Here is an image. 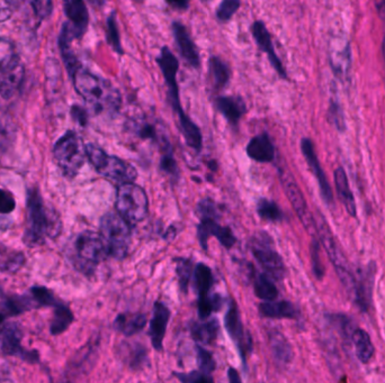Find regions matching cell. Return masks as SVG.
<instances>
[{
	"instance_id": "cell-1",
	"label": "cell",
	"mask_w": 385,
	"mask_h": 383,
	"mask_svg": "<svg viewBox=\"0 0 385 383\" xmlns=\"http://www.w3.org/2000/svg\"><path fill=\"white\" fill-rule=\"evenodd\" d=\"M157 63L162 70L164 81L168 87V95L170 102L173 104L174 110L178 115V121L181 124V131L183 133L185 142L189 148L199 152L202 150V133L197 127L196 124L191 121L181 108V99H179V88L177 83V72L179 69L177 58L174 55L170 48L164 46L160 52L159 57L157 58Z\"/></svg>"
},
{
	"instance_id": "cell-2",
	"label": "cell",
	"mask_w": 385,
	"mask_h": 383,
	"mask_svg": "<svg viewBox=\"0 0 385 383\" xmlns=\"http://www.w3.org/2000/svg\"><path fill=\"white\" fill-rule=\"evenodd\" d=\"M75 90L96 113H116L121 107V95L110 81L79 68L73 75Z\"/></svg>"
},
{
	"instance_id": "cell-3",
	"label": "cell",
	"mask_w": 385,
	"mask_h": 383,
	"mask_svg": "<svg viewBox=\"0 0 385 383\" xmlns=\"http://www.w3.org/2000/svg\"><path fill=\"white\" fill-rule=\"evenodd\" d=\"M61 222L58 215L48 212L40 193L33 189L27 198L26 230L24 243L30 247H38L46 242V237L54 239L61 232Z\"/></svg>"
},
{
	"instance_id": "cell-4",
	"label": "cell",
	"mask_w": 385,
	"mask_h": 383,
	"mask_svg": "<svg viewBox=\"0 0 385 383\" xmlns=\"http://www.w3.org/2000/svg\"><path fill=\"white\" fill-rule=\"evenodd\" d=\"M87 158L98 173L106 179L121 185L132 183L137 177V169L131 163L117 156H108L105 151L95 144L86 145Z\"/></svg>"
},
{
	"instance_id": "cell-5",
	"label": "cell",
	"mask_w": 385,
	"mask_h": 383,
	"mask_svg": "<svg viewBox=\"0 0 385 383\" xmlns=\"http://www.w3.org/2000/svg\"><path fill=\"white\" fill-rule=\"evenodd\" d=\"M100 235L108 255L121 260L129 253L131 243L130 225L117 212H107L100 220Z\"/></svg>"
},
{
	"instance_id": "cell-6",
	"label": "cell",
	"mask_w": 385,
	"mask_h": 383,
	"mask_svg": "<svg viewBox=\"0 0 385 383\" xmlns=\"http://www.w3.org/2000/svg\"><path fill=\"white\" fill-rule=\"evenodd\" d=\"M53 156L65 177L75 178L85 164L86 146L77 133L67 131L54 145Z\"/></svg>"
},
{
	"instance_id": "cell-7",
	"label": "cell",
	"mask_w": 385,
	"mask_h": 383,
	"mask_svg": "<svg viewBox=\"0 0 385 383\" xmlns=\"http://www.w3.org/2000/svg\"><path fill=\"white\" fill-rule=\"evenodd\" d=\"M116 210L129 225L143 222L149 212L146 191L133 183L120 185L116 195Z\"/></svg>"
},
{
	"instance_id": "cell-8",
	"label": "cell",
	"mask_w": 385,
	"mask_h": 383,
	"mask_svg": "<svg viewBox=\"0 0 385 383\" xmlns=\"http://www.w3.org/2000/svg\"><path fill=\"white\" fill-rule=\"evenodd\" d=\"M250 249L267 276L278 281L283 280L286 272L285 266L282 257L274 249V244L268 234L260 232L253 236L250 241Z\"/></svg>"
},
{
	"instance_id": "cell-9",
	"label": "cell",
	"mask_w": 385,
	"mask_h": 383,
	"mask_svg": "<svg viewBox=\"0 0 385 383\" xmlns=\"http://www.w3.org/2000/svg\"><path fill=\"white\" fill-rule=\"evenodd\" d=\"M315 228H317V233L320 237L321 243H322L323 247L326 249L330 260L334 263V268L338 272V276L342 279V284L345 286L346 289L356 292V282L353 276L350 274L347 261H346L345 257L340 251L338 244L334 241V235H332L329 226L327 225L326 220H323L321 215H318L317 218H315Z\"/></svg>"
},
{
	"instance_id": "cell-10",
	"label": "cell",
	"mask_w": 385,
	"mask_h": 383,
	"mask_svg": "<svg viewBox=\"0 0 385 383\" xmlns=\"http://www.w3.org/2000/svg\"><path fill=\"white\" fill-rule=\"evenodd\" d=\"M65 13L68 22L63 25L60 36V48H70L71 42L75 38H80L86 33L89 14L86 5L80 0L65 1Z\"/></svg>"
},
{
	"instance_id": "cell-11",
	"label": "cell",
	"mask_w": 385,
	"mask_h": 383,
	"mask_svg": "<svg viewBox=\"0 0 385 383\" xmlns=\"http://www.w3.org/2000/svg\"><path fill=\"white\" fill-rule=\"evenodd\" d=\"M75 253L80 266L89 272L110 257L100 234L94 232H84L78 236L75 241Z\"/></svg>"
},
{
	"instance_id": "cell-12",
	"label": "cell",
	"mask_w": 385,
	"mask_h": 383,
	"mask_svg": "<svg viewBox=\"0 0 385 383\" xmlns=\"http://www.w3.org/2000/svg\"><path fill=\"white\" fill-rule=\"evenodd\" d=\"M199 217L201 222L197 227V237L203 249H208V242L211 236L216 237L226 249H231L235 245L237 239L232 233L231 228L221 226L218 222L220 212L201 215Z\"/></svg>"
},
{
	"instance_id": "cell-13",
	"label": "cell",
	"mask_w": 385,
	"mask_h": 383,
	"mask_svg": "<svg viewBox=\"0 0 385 383\" xmlns=\"http://www.w3.org/2000/svg\"><path fill=\"white\" fill-rule=\"evenodd\" d=\"M224 325H226V332L229 334L230 338L237 346L241 361L245 365L247 355H248L251 350V338H249L248 334L246 333L245 328H243L239 308H238L237 303L233 301L230 303L228 313H226V317H224Z\"/></svg>"
},
{
	"instance_id": "cell-14",
	"label": "cell",
	"mask_w": 385,
	"mask_h": 383,
	"mask_svg": "<svg viewBox=\"0 0 385 383\" xmlns=\"http://www.w3.org/2000/svg\"><path fill=\"white\" fill-rule=\"evenodd\" d=\"M282 183H283L284 190H285L286 196L288 200L293 206L294 210L299 216L300 220L305 226L311 235L317 232L315 228V220L311 214L310 210L307 208V201H305L303 193L300 190L299 185L295 183L293 179L290 176H286L283 173L282 177Z\"/></svg>"
},
{
	"instance_id": "cell-15",
	"label": "cell",
	"mask_w": 385,
	"mask_h": 383,
	"mask_svg": "<svg viewBox=\"0 0 385 383\" xmlns=\"http://www.w3.org/2000/svg\"><path fill=\"white\" fill-rule=\"evenodd\" d=\"M1 335V351L9 357H22L24 361H38V355L36 351H26L22 346V330L19 325H7L4 328Z\"/></svg>"
},
{
	"instance_id": "cell-16",
	"label": "cell",
	"mask_w": 385,
	"mask_h": 383,
	"mask_svg": "<svg viewBox=\"0 0 385 383\" xmlns=\"http://www.w3.org/2000/svg\"><path fill=\"white\" fill-rule=\"evenodd\" d=\"M251 33H253V38L256 41L257 45L260 48L261 51L267 54V57L270 59L274 69L278 71V75L282 78H286L285 70L283 68V63L280 62V58L275 52L274 45H273L272 36L270 32L267 30L266 25L261 21H256L251 26Z\"/></svg>"
},
{
	"instance_id": "cell-17",
	"label": "cell",
	"mask_w": 385,
	"mask_h": 383,
	"mask_svg": "<svg viewBox=\"0 0 385 383\" xmlns=\"http://www.w3.org/2000/svg\"><path fill=\"white\" fill-rule=\"evenodd\" d=\"M170 319V311L167 306L157 301L154 306V315L150 320V328H149V336L151 338V343L157 351H162L164 346V338L167 330L168 323Z\"/></svg>"
},
{
	"instance_id": "cell-18",
	"label": "cell",
	"mask_w": 385,
	"mask_h": 383,
	"mask_svg": "<svg viewBox=\"0 0 385 383\" xmlns=\"http://www.w3.org/2000/svg\"><path fill=\"white\" fill-rule=\"evenodd\" d=\"M174 38L177 43L178 50L181 52V57L186 60L187 63L193 68L199 69L201 65L199 50L195 45L194 41L191 40V35L187 32L185 25L179 22L173 23Z\"/></svg>"
},
{
	"instance_id": "cell-19",
	"label": "cell",
	"mask_w": 385,
	"mask_h": 383,
	"mask_svg": "<svg viewBox=\"0 0 385 383\" xmlns=\"http://www.w3.org/2000/svg\"><path fill=\"white\" fill-rule=\"evenodd\" d=\"M301 149L305 158H307V163L311 166V169L315 172V177L318 179L323 198H325L327 203H332V189H330V185H329L328 181H327L325 172L322 171V168H321L320 163H319L318 158L315 156V149H313L312 142H311L310 139H302Z\"/></svg>"
},
{
	"instance_id": "cell-20",
	"label": "cell",
	"mask_w": 385,
	"mask_h": 383,
	"mask_svg": "<svg viewBox=\"0 0 385 383\" xmlns=\"http://www.w3.org/2000/svg\"><path fill=\"white\" fill-rule=\"evenodd\" d=\"M247 154L253 161L268 163L275 158V148L266 133L257 135L247 145Z\"/></svg>"
},
{
	"instance_id": "cell-21",
	"label": "cell",
	"mask_w": 385,
	"mask_h": 383,
	"mask_svg": "<svg viewBox=\"0 0 385 383\" xmlns=\"http://www.w3.org/2000/svg\"><path fill=\"white\" fill-rule=\"evenodd\" d=\"M330 61L337 75H347L350 67V48L347 41L342 38L334 40L330 45Z\"/></svg>"
},
{
	"instance_id": "cell-22",
	"label": "cell",
	"mask_w": 385,
	"mask_h": 383,
	"mask_svg": "<svg viewBox=\"0 0 385 383\" xmlns=\"http://www.w3.org/2000/svg\"><path fill=\"white\" fill-rule=\"evenodd\" d=\"M216 107L233 126L239 123L247 110L245 102L240 97L235 96L218 97L216 100Z\"/></svg>"
},
{
	"instance_id": "cell-23",
	"label": "cell",
	"mask_w": 385,
	"mask_h": 383,
	"mask_svg": "<svg viewBox=\"0 0 385 383\" xmlns=\"http://www.w3.org/2000/svg\"><path fill=\"white\" fill-rule=\"evenodd\" d=\"M24 77L25 69L21 63L13 69L3 72L0 78V96L3 97L4 99L13 98L22 87Z\"/></svg>"
},
{
	"instance_id": "cell-24",
	"label": "cell",
	"mask_w": 385,
	"mask_h": 383,
	"mask_svg": "<svg viewBox=\"0 0 385 383\" xmlns=\"http://www.w3.org/2000/svg\"><path fill=\"white\" fill-rule=\"evenodd\" d=\"M147 322L148 319L144 313H120L114 320V328L122 333L123 335L131 338V336L137 335V333H140L146 327Z\"/></svg>"
},
{
	"instance_id": "cell-25",
	"label": "cell",
	"mask_w": 385,
	"mask_h": 383,
	"mask_svg": "<svg viewBox=\"0 0 385 383\" xmlns=\"http://www.w3.org/2000/svg\"><path fill=\"white\" fill-rule=\"evenodd\" d=\"M120 357L133 370L144 367L148 360L147 348L137 343H122L120 345Z\"/></svg>"
},
{
	"instance_id": "cell-26",
	"label": "cell",
	"mask_w": 385,
	"mask_h": 383,
	"mask_svg": "<svg viewBox=\"0 0 385 383\" xmlns=\"http://www.w3.org/2000/svg\"><path fill=\"white\" fill-rule=\"evenodd\" d=\"M259 313L261 316L266 318H297V311L292 305L286 301H270L259 305Z\"/></svg>"
},
{
	"instance_id": "cell-27",
	"label": "cell",
	"mask_w": 385,
	"mask_h": 383,
	"mask_svg": "<svg viewBox=\"0 0 385 383\" xmlns=\"http://www.w3.org/2000/svg\"><path fill=\"white\" fill-rule=\"evenodd\" d=\"M270 347H272L273 357L278 365H288L292 360V348L288 340L284 338L282 333L272 330L270 334Z\"/></svg>"
},
{
	"instance_id": "cell-28",
	"label": "cell",
	"mask_w": 385,
	"mask_h": 383,
	"mask_svg": "<svg viewBox=\"0 0 385 383\" xmlns=\"http://www.w3.org/2000/svg\"><path fill=\"white\" fill-rule=\"evenodd\" d=\"M191 334L195 340L203 344L212 343L218 333V323L216 318L205 319L202 322L191 324Z\"/></svg>"
},
{
	"instance_id": "cell-29",
	"label": "cell",
	"mask_w": 385,
	"mask_h": 383,
	"mask_svg": "<svg viewBox=\"0 0 385 383\" xmlns=\"http://www.w3.org/2000/svg\"><path fill=\"white\" fill-rule=\"evenodd\" d=\"M253 289L257 297L264 303L274 301L278 296V290L272 278L266 274H253Z\"/></svg>"
},
{
	"instance_id": "cell-30",
	"label": "cell",
	"mask_w": 385,
	"mask_h": 383,
	"mask_svg": "<svg viewBox=\"0 0 385 383\" xmlns=\"http://www.w3.org/2000/svg\"><path fill=\"white\" fill-rule=\"evenodd\" d=\"M334 183H336L337 191L339 193L340 199L345 205L348 214L356 216V204L353 193L350 191L347 176L342 168H338L334 172Z\"/></svg>"
},
{
	"instance_id": "cell-31",
	"label": "cell",
	"mask_w": 385,
	"mask_h": 383,
	"mask_svg": "<svg viewBox=\"0 0 385 383\" xmlns=\"http://www.w3.org/2000/svg\"><path fill=\"white\" fill-rule=\"evenodd\" d=\"M195 289H196L199 299H204V298L210 296V290L212 288L214 278H213L212 271L204 263H199L194 269Z\"/></svg>"
},
{
	"instance_id": "cell-32",
	"label": "cell",
	"mask_w": 385,
	"mask_h": 383,
	"mask_svg": "<svg viewBox=\"0 0 385 383\" xmlns=\"http://www.w3.org/2000/svg\"><path fill=\"white\" fill-rule=\"evenodd\" d=\"M73 322V311L65 303H59L54 307L53 319H52L51 326H50V332L52 335H60L70 327Z\"/></svg>"
},
{
	"instance_id": "cell-33",
	"label": "cell",
	"mask_w": 385,
	"mask_h": 383,
	"mask_svg": "<svg viewBox=\"0 0 385 383\" xmlns=\"http://www.w3.org/2000/svg\"><path fill=\"white\" fill-rule=\"evenodd\" d=\"M25 261V255L22 252L0 245V271L16 274L24 266Z\"/></svg>"
},
{
	"instance_id": "cell-34",
	"label": "cell",
	"mask_w": 385,
	"mask_h": 383,
	"mask_svg": "<svg viewBox=\"0 0 385 383\" xmlns=\"http://www.w3.org/2000/svg\"><path fill=\"white\" fill-rule=\"evenodd\" d=\"M356 355L362 363H367L374 355V346L369 334L364 330H356L353 334Z\"/></svg>"
},
{
	"instance_id": "cell-35",
	"label": "cell",
	"mask_w": 385,
	"mask_h": 383,
	"mask_svg": "<svg viewBox=\"0 0 385 383\" xmlns=\"http://www.w3.org/2000/svg\"><path fill=\"white\" fill-rule=\"evenodd\" d=\"M211 78L213 86L216 89H222L228 85L230 80V69L220 58L212 57L209 61Z\"/></svg>"
},
{
	"instance_id": "cell-36",
	"label": "cell",
	"mask_w": 385,
	"mask_h": 383,
	"mask_svg": "<svg viewBox=\"0 0 385 383\" xmlns=\"http://www.w3.org/2000/svg\"><path fill=\"white\" fill-rule=\"evenodd\" d=\"M19 63L21 62L14 44L6 38H0V71L6 72Z\"/></svg>"
},
{
	"instance_id": "cell-37",
	"label": "cell",
	"mask_w": 385,
	"mask_h": 383,
	"mask_svg": "<svg viewBox=\"0 0 385 383\" xmlns=\"http://www.w3.org/2000/svg\"><path fill=\"white\" fill-rule=\"evenodd\" d=\"M174 262L176 263V274H177L178 281H179V287H181V291L186 293L191 276L194 274L195 268L193 261L185 259V257H176Z\"/></svg>"
},
{
	"instance_id": "cell-38",
	"label": "cell",
	"mask_w": 385,
	"mask_h": 383,
	"mask_svg": "<svg viewBox=\"0 0 385 383\" xmlns=\"http://www.w3.org/2000/svg\"><path fill=\"white\" fill-rule=\"evenodd\" d=\"M257 212L263 220L268 222H280L283 218V212L274 201L266 198L259 199L257 203Z\"/></svg>"
},
{
	"instance_id": "cell-39",
	"label": "cell",
	"mask_w": 385,
	"mask_h": 383,
	"mask_svg": "<svg viewBox=\"0 0 385 383\" xmlns=\"http://www.w3.org/2000/svg\"><path fill=\"white\" fill-rule=\"evenodd\" d=\"M33 301L36 303L34 299L25 296H13L7 298V301H5L6 311H9V315H19L33 308L34 307Z\"/></svg>"
},
{
	"instance_id": "cell-40",
	"label": "cell",
	"mask_w": 385,
	"mask_h": 383,
	"mask_svg": "<svg viewBox=\"0 0 385 383\" xmlns=\"http://www.w3.org/2000/svg\"><path fill=\"white\" fill-rule=\"evenodd\" d=\"M199 316L201 320L209 319L213 311H218L222 307V297L218 295H211L204 299H199Z\"/></svg>"
},
{
	"instance_id": "cell-41",
	"label": "cell",
	"mask_w": 385,
	"mask_h": 383,
	"mask_svg": "<svg viewBox=\"0 0 385 383\" xmlns=\"http://www.w3.org/2000/svg\"><path fill=\"white\" fill-rule=\"evenodd\" d=\"M107 41L108 44L113 48L116 53L120 54V55L123 54L121 38H120L119 27H117V22H116L115 11H113L107 18Z\"/></svg>"
},
{
	"instance_id": "cell-42",
	"label": "cell",
	"mask_w": 385,
	"mask_h": 383,
	"mask_svg": "<svg viewBox=\"0 0 385 383\" xmlns=\"http://www.w3.org/2000/svg\"><path fill=\"white\" fill-rule=\"evenodd\" d=\"M196 352L199 371L205 374H212L213 371L216 370V361L211 352L205 350L202 346H197Z\"/></svg>"
},
{
	"instance_id": "cell-43",
	"label": "cell",
	"mask_w": 385,
	"mask_h": 383,
	"mask_svg": "<svg viewBox=\"0 0 385 383\" xmlns=\"http://www.w3.org/2000/svg\"><path fill=\"white\" fill-rule=\"evenodd\" d=\"M32 297L38 305L50 306V307H56L60 303L57 301V298L54 296L51 290L46 287H33L31 289Z\"/></svg>"
},
{
	"instance_id": "cell-44",
	"label": "cell",
	"mask_w": 385,
	"mask_h": 383,
	"mask_svg": "<svg viewBox=\"0 0 385 383\" xmlns=\"http://www.w3.org/2000/svg\"><path fill=\"white\" fill-rule=\"evenodd\" d=\"M240 1L237 0H224L220 4L216 11V17L220 22H228L239 9Z\"/></svg>"
},
{
	"instance_id": "cell-45",
	"label": "cell",
	"mask_w": 385,
	"mask_h": 383,
	"mask_svg": "<svg viewBox=\"0 0 385 383\" xmlns=\"http://www.w3.org/2000/svg\"><path fill=\"white\" fill-rule=\"evenodd\" d=\"M160 168H162V171L166 172L170 177H178L179 169H178L177 162H176L175 158H174L173 149L164 151L162 153Z\"/></svg>"
},
{
	"instance_id": "cell-46",
	"label": "cell",
	"mask_w": 385,
	"mask_h": 383,
	"mask_svg": "<svg viewBox=\"0 0 385 383\" xmlns=\"http://www.w3.org/2000/svg\"><path fill=\"white\" fill-rule=\"evenodd\" d=\"M174 375L181 383H214L211 375L205 374L201 371H193L189 373L174 372Z\"/></svg>"
},
{
	"instance_id": "cell-47",
	"label": "cell",
	"mask_w": 385,
	"mask_h": 383,
	"mask_svg": "<svg viewBox=\"0 0 385 383\" xmlns=\"http://www.w3.org/2000/svg\"><path fill=\"white\" fill-rule=\"evenodd\" d=\"M16 207V201L9 191L0 189V214H9Z\"/></svg>"
},
{
	"instance_id": "cell-48",
	"label": "cell",
	"mask_w": 385,
	"mask_h": 383,
	"mask_svg": "<svg viewBox=\"0 0 385 383\" xmlns=\"http://www.w3.org/2000/svg\"><path fill=\"white\" fill-rule=\"evenodd\" d=\"M31 5H32L34 11H36V15L41 19H44L49 16L52 11V7H53V5H52L51 1H49V0L33 1V3H31Z\"/></svg>"
},
{
	"instance_id": "cell-49",
	"label": "cell",
	"mask_w": 385,
	"mask_h": 383,
	"mask_svg": "<svg viewBox=\"0 0 385 383\" xmlns=\"http://www.w3.org/2000/svg\"><path fill=\"white\" fill-rule=\"evenodd\" d=\"M312 262L315 276H318L319 279L322 278L323 268L320 262V257H319V247L317 243L313 244L312 247Z\"/></svg>"
},
{
	"instance_id": "cell-50",
	"label": "cell",
	"mask_w": 385,
	"mask_h": 383,
	"mask_svg": "<svg viewBox=\"0 0 385 383\" xmlns=\"http://www.w3.org/2000/svg\"><path fill=\"white\" fill-rule=\"evenodd\" d=\"M14 7L11 1L0 0V23L6 22L13 15Z\"/></svg>"
},
{
	"instance_id": "cell-51",
	"label": "cell",
	"mask_w": 385,
	"mask_h": 383,
	"mask_svg": "<svg viewBox=\"0 0 385 383\" xmlns=\"http://www.w3.org/2000/svg\"><path fill=\"white\" fill-rule=\"evenodd\" d=\"M228 378H229V383H243L239 373L233 367H229V370H228Z\"/></svg>"
},
{
	"instance_id": "cell-52",
	"label": "cell",
	"mask_w": 385,
	"mask_h": 383,
	"mask_svg": "<svg viewBox=\"0 0 385 383\" xmlns=\"http://www.w3.org/2000/svg\"><path fill=\"white\" fill-rule=\"evenodd\" d=\"M73 113L75 118L78 119L79 123L83 124V125L86 124V114H85L84 110H81L79 107H73Z\"/></svg>"
},
{
	"instance_id": "cell-53",
	"label": "cell",
	"mask_w": 385,
	"mask_h": 383,
	"mask_svg": "<svg viewBox=\"0 0 385 383\" xmlns=\"http://www.w3.org/2000/svg\"><path fill=\"white\" fill-rule=\"evenodd\" d=\"M168 4L173 7H181V9H186L189 7V3L186 1H168Z\"/></svg>"
},
{
	"instance_id": "cell-54",
	"label": "cell",
	"mask_w": 385,
	"mask_h": 383,
	"mask_svg": "<svg viewBox=\"0 0 385 383\" xmlns=\"http://www.w3.org/2000/svg\"><path fill=\"white\" fill-rule=\"evenodd\" d=\"M377 11L380 14V16L383 19H385V1H381V3L377 4Z\"/></svg>"
},
{
	"instance_id": "cell-55",
	"label": "cell",
	"mask_w": 385,
	"mask_h": 383,
	"mask_svg": "<svg viewBox=\"0 0 385 383\" xmlns=\"http://www.w3.org/2000/svg\"><path fill=\"white\" fill-rule=\"evenodd\" d=\"M5 313L0 311V334L3 333L4 328H5Z\"/></svg>"
},
{
	"instance_id": "cell-56",
	"label": "cell",
	"mask_w": 385,
	"mask_h": 383,
	"mask_svg": "<svg viewBox=\"0 0 385 383\" xmlns=\"http://www.w3.org/2000/svg\"><path fill=\"white\" fill-rule=\"evenodd\" d=\"M383 51H384V57H385V38H384V43H383Z\"/></svg>"
},
{
	"instance_id": "cell-57",
	"label": "cell",
	"mask_w": 385,
	"mask_h": 383,
	"mask_svg": "<svg viewBox=\"0 0 385 383\" xmlns=\"http://www.w3.org/2000/svg\"><path fill=\"white\" fill-rule=\"evenodd\" d=\"M65 383H70V382H65Z\"/></svg>"
}]
</instances>
